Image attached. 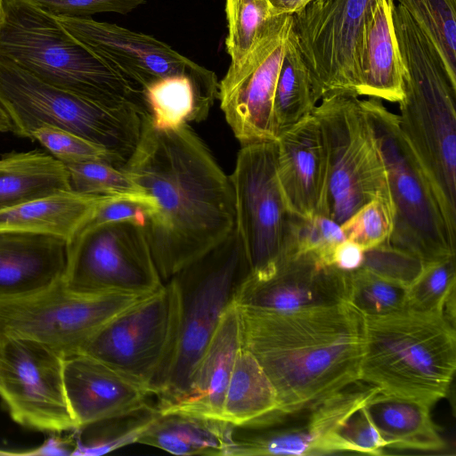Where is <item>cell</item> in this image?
<instances>
[{
  "label": "cell",
  "instance_id": "1",
  "mask_svg": "<svg viewBox=\"0 0 456 456\" xmlns=\"http://www.w3.org/2000/svg\"><path fill=\"white\" fill-rule=\"evenodd\" d=\"M124 167L154 199L156 210L143 230L164 283L234 228L230 178L187 124L157 129L144 114Z\"/></svg>",
  "mask_w": 456,
  "mask_h": 456
},
{
  "label": "cell",
  "instance_id": "2",
  "mask_svg": "<svg viewBox=\"0 0 456 456\" xmlns=\"http://www.w3.org/2000/svg\"><path fill=\"white\" fill-rule=\"evenodd\" d=\"M238 306L242 344L272 381L278 414L359 381L363 315L349 303L290 313Z\"/></svg>",
  "mask_w": 456,
  "mask_h": 456
},
{
  "label": "cell",
  "instance_id": "3",
  "mask_svg": "<svg viewBox=\"0 0 456 456\" xmlns=\"http://www.w3.org/2000/svg\"><path fill=\"white\" fill-rule=\"evenodd\" d=\"M392 17L404 68L399 125L456 230V83L429 37L395 3Z\"/></svg>",
  "mask_w": 456,
  "mask_h": 456
},
{
  "label": "cell",
  "instance_id": "4",
  "mask_svg": "<svg viewBox=\"0 0 456 456\" xmlns=\"http://www.w3.org/2000/svg\"><path fill=\"white\" fill-rule=\"evenodd\" d=\"M0 58L98 104L148 112L142 90L76 39L35 0H2Z\"/></svg>",
  "mask_w": 456,
  "mask_h": 456
},
{
  "label": "cell",
  "instance_id": "5",
  "mask_svg": "<svg viewBox=\"0 0 456 456\" xmlns=\"http://www.w3.org/2000/svg\"><path fill=\"white\" fill-rule=\"evenodd\" d=\"M456 370V332L442 314L403 309L363 316L359 381L430 406Z\"/></svg>",
  "mask_w": 456,
  "mask_h": 456
},
{
  "label": "cell",
  "instance_id": "6",
  "mask_svg": "<svg viewBox=\"0 0 456 456\" xmlns=\"http://www.w3.org/2000/svg\"><path fill=\"white\" fill-rule=\"evenodd\" d=\"M250 273L243 243L234 226L222 241L169 280L177 294L178 330L169 376L157 397L159 411L186 391L223 314L236 301Z\"/></svg>",
  "mask_w": 456,
  "mask_h": 456
},
{
  "label": "cell",
  "instance_id": "7",
  "mask_svg": "<svg viewBox=\"0 0 456 456\" xmlns=\"http://www.w3.org/2000/svg\"><path fill=\"white\" fill-rule=\"evenodd\" d=\"M380 150L393 206L388 243L425 265L455 256V232L434 187L403 134L398 115L382 100H361Z\"/></svg>",
  "mask_w": 456,
  "mask_h": 456
},
{
  "label": "cell",
  "instance_id": "8",
  "mask_svg": "<svg viewBox=\"0 0 456 456\" xmlns=\"http://www.w3.org/2000/svg\"><path fill=\"white\" fill-rule=\"evenodd\" d=\"M0 103L12 132L31 139L42 126H56L91 141L123 159L134 151L148 112L103 106L46 84L0 58Z\"/></svg>",
  "mask_w": 456,
  "mask_h": 456
},
{
  "label": "cell",
  "instance_id": "9",
  "mask_svg": "<svg viewBox=\"0 0 456 456\" xmlns=\"http://www.w3.org/2000/svg\"><path fill=\"white\" fill-rule=\"evenodd\" d=\"M321 101L312 112L321 126L327 156L318 215L341 224L371 200L391 198L385 163L362 101L346 94Z\"/></svg>",
  "mask_w": 456,
  "mask_h": 456
},
{
  "label": "cell",
  "instance_id": "10",
  "mask_svg": "<svg viewBox=\"0 0 456 456\" xmlns=\"http://www.w3.org/2000/svg\"><path fill=\"white\" fill-rule=\"evenodd\" d=\"M177 330V294L168 281L103 324L80 353L107 364L158 397L169 376Z\"/></svg>",
  "mask_w": 456,
  "mask_h": 456
},
{
  "label": "cell",
  "instance_id": "11",
  "mask_svg": "<svg viewBox=\"0 0 456 456\" xmlns=\"http://www.w3.org/2000/svg\"><path fill=\"white\" fill-rule=\"evenodd\" d=\"M275 141L241 145L232 187L235 227L251 269L250 278L270 276L296 255V232L300 217L289 208L277 177Z\"/></svg>",
  "mask_w": 456,
  "mask_h": 456
},
{
  "label": "cell",
  "instance_id": "12",
  "mask_svg": "<svg viewBox=\"0 0 456 456\" xmlns=\"http://www.w3.org/2000/svg\"><path fill=\"white\" fill-rule=\"evenodd\" d=\"M62 283L79 296H142L164 285L143 227L128 221L84 226L69 241Z\"/></svg>",
  "mask_w": 456,
  "mask_h": 456
},
{
  "label": "cell",
  "instance_id": "13",
  "mask_svg": "<svg viewBox=\"0 0 456 456\" xmlns=\"http://www.w3.org/2000/svg\"><path fill=\"white\" fill-rule=\"evenodd\" d=\"M145 296H79L61 281L28 296L0 299V338L30 339L64 358L80 353L103 324Z\"/></svg>",
  "mask_w": 456,
  "mask_h": 456
},
{
  "label": "cell",
  "instance_id": "14",
  "mask_svg": "<svg viewBox=\"0 0 456 456\" xmlns=\"http://www.w3.org/2000/svg\"><path fill=\"white\" fill-rule=\"evenodd\" d=\"M378 0H310L293 14V31L316 102L359 97L357 56L363 26Z\"/></svg>",
  "mask_w": 456,
  "mask_h": 456
},
{
  "label": "cell",
  "instance_id": "15",
  "mask_svg": "<svg viewBox=\"0 0 456 456\" xmlns=\"http://www.w3.org/2000/svg\"><path fill=\"white\" fill-rule=\"evenodd\" d=\"M0 396L13 421L45 432L76 430L63 378V357L26 338H0Z\"/></svg>",
  "mask_w": 456,
  "mask_h": 456
},
{
  "label": "cell",
  "instance_id": "16",
  "mask_svg": "<svg viewBox=\"0 0 456 456\" xmlns=\"http://www.w3.org/2000/svg\"><path fill=\"white\" fill-rule=\"evenodd\" d=\"M378 390L356 381L306 408L277 413L264 424L233 427L229 456L336 452V436L341 425Z\"/></svg>",
  "mask_w": 456,
  "mask_h": 456
},
{
  "label": "cell",
  "instance_id": "17",
  "mask_svg": "<svg viewBox=\"0 0 456 456\" xmlns=\"http://www.w3.org/2000/svg\"><path fill=\"white\" fill-rule=\"evenodd\" d=\"M293 15H279L246 61L228 69L218 99L226 122L241 145L276 140L273 100Z\"/></svg>",
  "mask_w": 456,
  "mask_h": 456
},
{
  "label": "cell",
  "instance_id": "18",
  "mask_svg": "<svg viewBox=\"0 0 456 456\" xmlns=\"http://www.w3.org/2000/svg\"><path fill=\"white\" fill-rule=\"evenodd\" d=\"M81 44L142 90L173 75L218 82L216 74L149 35L90 17L56 16Z\"/></svg>",
  "mask_w": 456,
  "mask_h": 456
},
{
  "label": "cell",
  "instance_id": "19",
  "mask_svg": "<svg viewBox=\"0 0 456 456\" xmlns=\"http://www.w3.org/2000/svg\"><path fill=\"white\" fill-rule=\"evenodd\" d=\"M348 273L313 253L296 254L265 279L248 277L235 302L275 313L335 305L347 301Z\"/></svg>",
  "mask_w": 456,
  "mask_h": 456
},
{
  "label": "cell",
  "instance_id": "20",
  "mask_svg": "<svg viewBox=\"0 0 456 456\" xmlns=\"http://www.w3.org/2000/svg\"><path fill=\"white\" fill-rule=\"evenodd\" d=\"M277 177L290 211L301 218L318 215L326 183L327 156L321 126L310 114L276 140Z\"/></svg>",
  "mask_w": 456,
  "mask_h": 456
},
{
  "label": "cell",
  "instance_id": "21",
  "mask_svg": "<svg viewBox=\"0 0 456 456\" xmlns=\"http://www.w3.org/2000/svg\"><path fill=\"white\" fill-rule=\"evenodd\" d=\"M63 378L77 428L136 411L149 404L151 395L107 364L83 353L63 358Z\"/></svg>",
  "mask_w": 456,
  "mask_h": 456
},
{
  "label": "cell",
  "instance_id": "22",
  "mask_svg": "<svg viewBox=\"0 0 456 456\" xmlns=\"http://www.w3.org/2000/svg\"><path fill=\"white\" fill-rule=\"evenodd\" d=\"M69 241L61 237L0 229V299L28 296L62 281Z\"/></svg>",
  "mask_w": 456,
  "mask_h": 456
},
{
  "label": "cell",
  "instance_id": "23",
  "mask_svg": "<svg viewBox=\"0 0 456 456\" xmlns=\"http://www.w3.org/2000/svg\"><path fill=\"white\" fill-rule=\"evenodd\" d=\"M241 346L240 314L234 302L223 314L184 394L159 411H178L222 419L225 391Z\"/></svg>",
  "mask_w": 456,
  "mask_h": 456
},
{
  "label": "cell",
  "instance_id": "24",
  "mask_svg": "<svg viewBox=\"0 0 456 456\" xmlns=\"http://www.w3.org/2000/svg\"><path fill=\"white\" fill-rule=\"evenodd\" d=\"M393 0H378L362 32L357 70L359 96L391 102L403 96L404 68L393 24Z\"/></svg>",
  "mask_w": 456,
  "mask_h": 456
},
{
  "label": "cell",
  "instance_id": "25",
  "mask_svg": "<svg viewBox=\"0 0 456 456\" xmlns=\"http://www.w3.org/2000/svg\"><path fill=\"white\" fill-rule=\"evenodd\" d=\"M431 407L422 401L379 389L363 404L386 447L427 452L445 447L432 420Z\"/></svg>",
  "mask_w": 456,
  "mask_h": 456
},
{
  "label": "cell",
  "instance_id": "26",
  "mask_svg": "<svg viewBox=\"0 0 456 456\" xmlns=\"http://www.w3.org/2000/svg\"><path fill=\"white\" fill-rule=\"evenodd\" d=\"M110 198L114 197L61 191L0 210V229L51 234L70 241L98 207Z\"/></svg>",
  "mask_w": 456,
  "mask_h": 456
},
{
  "label": "cell",
  "instance_id": "27",
  "mask_svg": "<svg viewBox=\"0 0 456 456\" xmlns=\"http://www.w3.org/2000/svg\"><path fill=\"white\" fill-rule=\"evenodd\" d=\"M233 427L219 419L160 412L138 444L175 455L229 456Z\"/></svg>",
  "mask_w": 456,
  "mask_h": 456
},
{
  "label": "cell",
  "instance_id": "28",
  "mask_svg": "<svg viewBox=\"0 0 456 456\" xmlns=\"http://www.w3.org/2000/svg\"><path fill=\"white\" fill-rule=\"evenodd\" d=\"M218 86L219 82L183 74L151 83L142 89V94L152 126L172 129L206 119L218 97Z\"/></svg>",
  "mask_w": 456,
  "mask_h": 456
},
{
  "label": "cell",
  "instance_id": "29",
  "mask_svg": "<svg viewBox=\"0 0 456 456\" xmlns=\"http://www.w3.org/2000/svg\"><path fill=\"white\" fill-rule=\"evenodd\" d=\"M69 190L65 165L50 153L35 150L0 159V210Z\"/></svg>",
  "mask_w": 456,
  "mask_h": 456
},
{
  "label": "cell",
  "instance_id": "30",
  "mask_svg": "<svg viewBox=\"0 0 456 456\" xmlns=\"http://www.w3.org/2000/svg\"><path fill=\"white\" fill-rule=\"evenodd\" d=\"M280 403L267 374L243 344L225 391L222 419L234 427L256 426L278 413Z\"/></svg>",
  "mask_w": 456,
  "mask_h": 456
},
{
  "label": "cell",
  "instance_id": "31",
  "mask_svg": "<svg viewBox=\"0 0 456 456\" xmlns=\"http://www.w3.org/2000/svg\"><path fill=\"white\" fill-rule=\"evenodd\" d=\"M316 103L310 71L292 28L286 43L274 94L276 135L312 114Z\"/></svg>",
  "mask_w": 456,
  "mask_h": 456
},
{
  "label": "cell",
  "instance_id": "32",
  "mask_svg": "<svg viewBox=\"0 0 456 456\" xmlns=\"http://www.w3.org/2000/svg\"><path fill=\"white\" fill-rule=\"evenodd\" d=\"M160 415L157 405L150 403L131 412L108 418L81 427L76 431L72 455H102L138 443Z\"/></svg>",
  "mask_w": 456,
  "mask_h": 456
},
{
  "label": "cell",
  "instance_id": "33",
  "mask_svg": "<svg viewBox=\"0 0 456 456\" xmlns=\"http://www.w3.org/2000/svg\"><path fill=\"white\" fill-rule=\"evenodd\" d=\"M225 46L231 58L228 69H235L267 35L279 15L274 14L268 0H225Z\"/></svg>",
  "mask_w": 456,
  "mask_h": 456
},
{
  "label": "cell",
  "instance_id": "34",
  "mask_svg": "<svg viewBox=\"0 0 456 456\" xmlns=\"http://www.w3.org/2000/svg\"><path fill=\"white\" fill-rule=\"evenodd\" d=\"M63 164L69 172L73 191L84 194L134 200L150 207L151 216L155 212L154 199L135 183L125 167L104 161Z\"/></svg>",
  "mask_w": 456,
  "mask_h": 456
},
{
  "label": "cell",
  "instance_id": "35",
  "mask_svg": "<svg viewBox=\"0 0 456 456\" xmlns=\"http://www.w3.org/2000/svg\"><path fill=\"white\" fill-rule=\"evenodd\" d=\"M429 37L456 83V0H393Z\"/></svg>",
  "mask_w": 456,
  "mask_h": 456
},
{
  "label": "cell",
  "instance_id": "36",
  "mask_svg": "<svg viewBox=\"0 0 456 456\" xmlns=\"http://www.w3.org/2000/svg\"><path fill=\"white\" fill-rule=\"evenodd\" d=\"M407 289L359 268L348 273L347 303L363 316L386 315L406 308Z\"/></svg>",
  "mask_w": 456,
  "mask_h": 456
},
{
  "label": "cell",
  "instance_id": "37",
  "mask_svg": "<svg viewBox=\"0 0 456 456\" xmlns=\"http://www.w3.org/2000/svg\"><path fill=\"white\" fill-rule=\"evenodd\" d=\"M455 256L426 264L418 279L407 289L406 308L442 314L446 298L455 289Z\"/></svg>",
  "mask_w": 456,
  "mask_h": 456
},
{
  "label": "cell",
  "instance_id": "38",
  "mask_svg": "<svg viewBox=\"0 0 456 456\" xmlns=\"http://www.w3.org/2000/svg\"><path fill=\"white\" fill-rule=\"evenodd\" d=\"M31 140L39 142L62 163L104 161L119 167L126 165L123 159L102 146L56 126H39L32 133Z\"/></svg>",
  "mask_w": 456,
  "mask_h": 456
},
{
  "label": "cell",
  "instance_id": "39",
  "mask_svg": "<svg viewBox=\"0 0 456 456\" xmlns=\"http://www.w3.org/2000/svg\"><path fill=\"white\" fill-rule=\"evenodd\" d=\"M393 218L391 200L378 197L361 207L340 226L346 240L367 250L388 242Z\"/></svg>",
  "mask_w": 456,
  "mask_h": 456
},
{
  "label": "cell",
  "instance_id": "40",
  "mask_svg": "<svg viewBox=\"0 0 456 456\" xmlns=\"http://www.w3.org/2000/svg\"><path fill=\"white\" fill-rule=\"evenodd\" d=\"M424 266L425 264L418 257L385 242L364 250L361 267L408 289L420 275Z\"/></svg>",
  "mask_w": 456,
  "mask_h": 456
},
{
  "label": "cell",
  "instance_id": "41",
  "mask_svg": "<svg viewBox=\"0 0 456 456\" xmlns=\"http://www.w3.org/2000/svg\"><path fill=\"white\" fill-rule=\"evenodd\" d=\"M346 240L341 226L332 219L314 215L299 218L296 232V254L313 253L326 265H332L337 247Z\"/></svg>",
  "mask_w": 456,
  "mask_h": 456
},
{
  "label": "cell",
  "instance_id": "42",
  "mask_svg": "<svg viewBox=\"0 0 456 456\" xmlns=\"http://www.w3.org/2000/svg\"><path fill=\"white\" fill-rule=\"evenodd\" d=\"M335 448L336 452H354L381 455L387 447L362 405L354 411L339 428L336 436Z\"/></svg>",
  "mask_w": 456,
  "mask_h": 456
},
{
  "label": "cell",
  "instance_id": "43",
  "mask_svg": "<svg viewBox=\"0 0 456 456\" xmlns=\"http://www.w3.org/2000/svg\"><path fill=\"white\" fill-rule=\"evenodd\" d=\"M54 16L86 18L99 12L126 14L146 0H35Z\"/></svg>",
  "mask_w": 456,
  "mask_h": 456
},
{
  "label": "cell",
  "instance_id": "44",
  "mask_svg": "<svg viewBox=\"0 0 456 456\" xmlns=\"http://www.w3.org/2000/svg\"><path fill=\"white\" fill-rule=\"evenodd\" d=\"M151 214V208L139 201L130 199L110 198L98 207L84 226L128 221L143 227Z\"/></svg>",
  "mask_w": 456,
  "mask_h": 456
},
{
  "label": "cell",
  "instance_id": "45",
  "mask_svg": "<svg viewBox=\"0 0 456 456\" xmlns=\"http://www.w3.org/2000/svg\"><path fill=\"white\" fill-rule=\"evenodd\" d=\"M364 250L356 243L345 240L336 248L332 265L344 272L359 269L363 261Z\"/></svg>",
  "mask_w": 456,
  "mask_h": 456
},
{
  "label": "cell",
  "instance_id": "46",
  "mask_svg": "<svg viewBox=\"0 0 456 456\" xmlns=\"http://www.w3.org/2000/svg\"><path fill=\"white\" fill-rule=\"evenodd\" d=\"M75 450L73 438L52 436L40 446L30 451L19 452L22 455H72Z\"/></svg>",
  "mask_w": 456,
  "mask_h": 456
},
{
  "label": "cell",
  "instance_id": "47",
  "mask_svg": "<svg viewBox=\"0 0 456 456\" xmlns=\"http://www.w3.org/2000/svg\"><path fill=\"white\" fill-rule=\"evenodd\" d=\"M275 15L295 14L310 0H268Z\"/></svg>",
  "mask_w": 456,
  "mask_h": 456
},
{
  "label": "cell",
  "instance_id": "48",
  "mask_svg": "<svg viewBox=\"0 0 456 456\" xmlns=\"http://www.w3.org/2000/svg\"><path fill=\"white\" fill-rule=\"evenodd\" d=\"M12 130H13L12 122L7 111L4 110V108L0 103V132L1 133L12 132Z\"/></svg>",
  "mask_w": 456,
  "mask_h": 456
},
{
  "label": "cell",
  "instance_id": "49",
  "mask_svg": "<svg viewBox=\"0 0 456 456\" xmlns=\"http://www.w3.org/2000/svg\"><path fill=\"white\" fill-rule=\"evenodd\" d=\"M2 12H3V5H2V0H0V20L2 18Z\"/></svg>",
  "mask_w": 456,
  "mask_h": 456
}]
</instances>
